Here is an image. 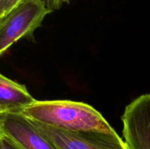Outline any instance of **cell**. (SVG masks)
<instances>
[{"label":"cell","mask_w":150,"mask_h":149,"mask_svg":"<svg viewBox=\"0 0 150 149\" xmlns=\"http://www.w3.org/2000/svg\"><path fill=\"white\" fill-rule=\"evenodd\" d=\"M1 0H0V4H1Z\"/></svg>","instance_id":"cell-10"},{"label":"cell","mask_w":150,"mask_h":149,"mask_svg":"<svg viewBox=\"0 0 150 149\" xmlns=\"http://www.w3.org/2000/svg\"><path fill=\"white\" fill-rule=\"evenodd\" d=\"M21 149H22V148H21Z\"/></svg>","instance_id":"cell-11"},{"label":"cell","mask_w":150,"mask_h":149,"mask_svg":"<svg viewBox=\"0 0 150 149\" xmlns=\"http://www.w3.org/2000/svg\"><path fill=\"white\" fill-rule=\"evenodd\" d=\"M20 112L31 121L65 131L116 132L100 112L83 102L36 100Z\"/></svg>","instance_id":"cell-1"},{"label":"cell","mask_w":150,"mask_h":149,"mask_svg":"<svg viewBox=\"0 0 150 149\" xmlns=\"http://www.w3.org/2000/svg\"><path fill=\"white\" fill-rule=\"evenodd\" d=\"M23 0H1L0 4V20L17 7Z\"/></svg>","instance_id":"cell-7"},{"label":"cell","mask_w":150,"mask_h":149,"mask_svg":"<svg viewBox=\"0 0 150 149\" xmlns=\"http://www.w3.org/2000/svg\"><path fill=\"white\" fill-rule=\"evenodd\" d=\"M31 121L58 149H128L117 132L65 131Z\"/></svg>","instance_id":"cell-3"},{"label":"cell","mask_w":150,"mask_h":149,"mask_svg":"<svg viewBox=\"0 0 150 149\" xmlns=\"http://www.w3.org/2000/svg\"><path fill=\"white\" fill-rule=\"evenodd\" d=\"M35 101L24 85L0 73V108L2 112H21Z\"/></svg>","instance_id":"cell-6"},{"label":"cell","mask_w":150,"mask_h":149,"mask_svg":"<svg viewBox=\"0 0 150 149\" xmlns=\"http://www.w3.org/2000/svg\"><path fill=\"white\" fill-rule=\"evenodd\" d=\"M123 137L128 149H150V93L141 95L122 116Z\"/></svg>","instance_id":"cell-4"},{"label":"cell","mask_w":150,"mask_h":149,"mask_svg":"<svg viewBox=\"0 0 150 149\" xmlns=\"http://www.w3.org/2000/svg\"><path fill=\"white\" fill-rule=\"evenodd\" d=\"M0 112H2V111H1V108H0Z\"/></svg>","instance_id":"cell-9"},{"label":"cell","mask_w":150,"mask_h":149,"mask_svg":"<svg viewBox=\"0 0 150 149\" xmlns=\"http://www.w3.org/2000/svg\"><path fill=\"white\" fill-rule=\"evenodd\" d=\"M0 134L22 149H58L20 112H0Z\"/></svg>","instance_id":"cell-5"},{"label":"cell","mask_w":150,"mask_h":149,"mask_svg":"<svg viewBox=\"0 0 150 149\" xmlns=\"http://www.w3.org/2000/svg\"><path fill=\"white\" fill-rule=\"evenodd\" d=\"M51 13L42 0H23L2 18L0 20V56L19 39L33 38L35 31Z\"/></svg>","instance_id":"cell-2"},{"label":"cell","mask_w":150,"mask_h":149,"mask_svg":"<svg viewBox=\"0 0 150 149\" xmlns=\"http://www.w3.org/2000/svg\"><path fill=\"white\" fill-rule=\"evenodd\" d=\"M45 6L51 12L61 8L64 4H68L70 0H42Z\"/></svg>","instance_id":"cell-8"}]
</instances>
